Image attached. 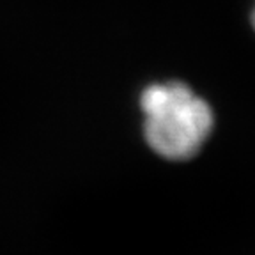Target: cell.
Wrapping results in <instances>:
<instances>
[{
	"instance_id": "7a4b0ae2",
	"label": "cell",
	"mask_w": 255,
	"mask_h": 255,
	"mask_svg": "<svg viewBox=\"0 0 255 255\" xmlns=\"http://www.w3.org/2000/svg\"><path fill=\"white\" fill-rule=\"evenodd\" d=\"M252 23H254V28H255V9H254V12H252Z\"/></svg>"
},
{
	"instance_id": "6da1fadb",
	"label": "cell",
	"mask_w": 255,
	"mask_h": 255,
	"mask_svg": "<svg viewBox=\"0 0 255 255\" xmlns=\"http://www.w3.org/2000/svg\"><path fill=\"white\" fill-rule=\"evenodd\" d=\"M143 136L158 156L190 159L202 149L215 126L213 108L181 82L151 84L140 96Z\"/></svg>"
}]
</instances>
